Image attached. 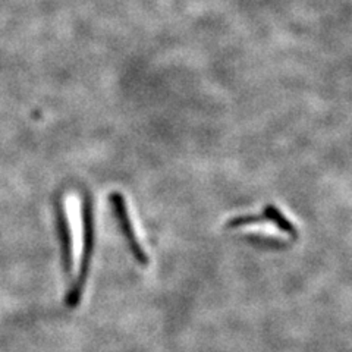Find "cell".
Masks as SVG:
<instances>
[{
    "label": "cell",
    "mask_w": 352,
    "mask_h": 352,
    "mask_svg": "<svg viewBox=\"0 0 352 352\" xmlns=\"http://www.w3.org/2000/svg\"><path fill=\"white\" fill-rule=\"evenodd\" d=\"M63 213L69 248V272L80 280L85 254V222L81 197L76 192H66L63 197Z\"/></svg>",
    "instance_id": "cell-1"
},
{
    "label": "cell",
    "mask_w": 352,
    "mask_h": 352,
    "mask_svg": "<svg viewBox=\"0 0 352 352\" xmlns=\"http://www.w3.org/2000/svg\"><path fill=\"white\" fill-rule=\"evenodd\" d=\"M229 226L264 234V236L276 239H292L296 235L295 225L274 206H267L261 214L236 217L229 222Z\"/></svg>",
    "instance_id": "cell-2"
}]
</instances>
